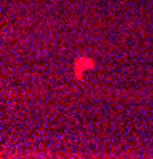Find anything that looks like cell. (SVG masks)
<instances>
[{"label":"cell","instance_id":"6da1fadb","mask_svg":"<svg viewBox=\"0 0 153 159\" xmlns=\"http://www.w3.org/2000/svg\"><path fill=\"white\" fill-rule=\"evenodd\" d=\"M93 67H94V61L91 57L81 56V57L76 59L75 64H73V73H75V76L78 78V80H81L83 78V72L91 70Z\"/></svg>","mask_w":153,"mask_h":159}]
</instances>
